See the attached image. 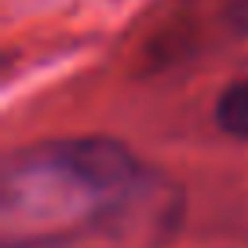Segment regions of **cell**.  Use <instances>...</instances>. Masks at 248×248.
Returning <instances> with one entry per match:
<instances>
[{
    "label": "cell",
    "instance_id": "6da1fadb",
    "mask_svg": "<svg viewBox=\"0 0 248 248\" xmlns=\"http://www.w3.org/2000/svg\"><path fill=\"white\" fill-rule=\"evenodd\" d=\"M142 168L113 139H59L26 150L4 175V248H40L113 216Z\"/></svg>",
    "mask_w": 248,
    "mask_h": 248
},
{
    "label": "cell",
    "instance_id": "7a4b0ae2",
    "mask_svg": "<svg viewBox=\"0 0 248 248\" xmlns=\"http://www.w3.org/2000/svg\"><path fill=\"white\" fill-rule=\"evenodd\" d=\"M248 37V0H179L142 40V70L164 73Z\"/></svg>",
    "mask_w": 248,
    "mask_h": 248
},
{
    "label": "cell",
    "instance_id": "3957f363",
    "mask_svg": "<svg viewBox=\"0 0 248 248\" xmlns=\"http://www.w3.org/2000/svg\"><path fill=\"white\" fill-rule=\"evenodd\" d=\"M216 121L226 135L248 142V73L223 88V95L216 102Z\"/></svg>",
    "mask_w": 248,
    "mask_h": 248
}]
</instances>
